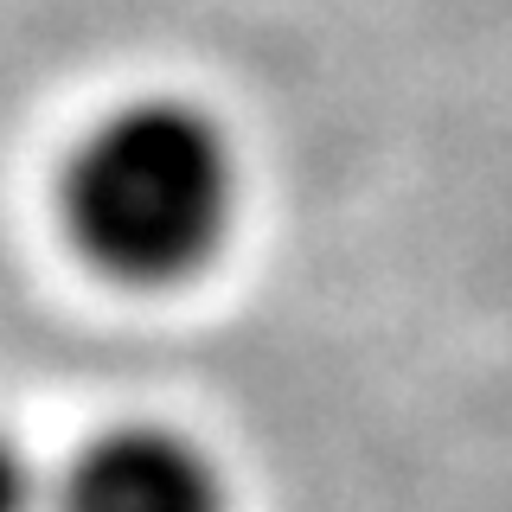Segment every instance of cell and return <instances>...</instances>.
Returning a JSON list of instances; mask_svg holds the SVG:
<instances>
[{
  "mask_svg": "<svg viewBox=\"0 0 512 512\" xmlns=\"http://www.w3.org/2000/svg\"><path fill=\"white\" fill-rule=\"evenodd\" d=\"M237 148L192 96H128L71 141L58 218L77 256L128 288L199 276L237 224Z\"/></svg>",
  "mask_w": 512,
  "mask_h": 512,
  "instance_id": "cell-1",
  "label": "cell"
},
{
  "mask_svg": "<svg viewBox=\"0 0 512 512\" xmlns=\"http://www.w3.org/2000/svg\"><path fill=\"white\" fill-rule=\"evenodd\" d=\"M52 512H231V500L199 442L160 423H122L64 468Z\"/></svg>",
  "mask_w": 512,
  "mask_h": 512,
  "instance_id": "cell-2",
  "label": "cell"
},
{
  "mask_svg": "<svg viewBox=\"0 0 512 512\" xmlns=\"http://www.w3.org/2000/svg\"><path fill=\"white\" fill-rule=\"evenodd\" d=\"M0 512H52V487L39 480L32 455L0 429Z\"/></svg>",
  "mask_w": 512,
  "mask_h": 512,
  "instance_id": "cell-3",
  "label": "cell"
}]
</instances>
